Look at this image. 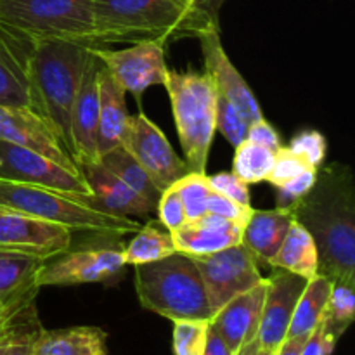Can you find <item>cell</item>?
<instances>
[{
	"mask_svg": "<svg viewBox=\"0 0 355 355\" xmlns=\"http://www.w3.org/2000/svg\"><path fill=\"white\" fill-rule=\"evenodd\" d=\"M291 208L295 220L314 238L319 274L355 281V187L349 166H321L314 187Z\"/></svg>",
	"mask_w": 355,
	"mask_h": 355,
	"instance_id": "6da1fadb",
	"label": "cell"
},
{
	"mask_svg": "<svg viewBox=\"0 0 355 355\" xmlns=\"http://www.w3.org/2000/svg\"><path fill=\"white\" fill-rule=\"evenodd\" d=\"M94 21L101 45L200 38L220 30L193 0H94Z\"/></svg>",
	"mask_w": 355,
	"mask_h": 355,
	"instance_id": "7a4b0ae2",
	"label": "cell"
},
{
	"mask_svg": "<svg viewBox=\"0 0 355 355\" xmlns=\"http://www.w3.org/2000/svg\"><path fill=\"white\" fill-rule=\"evenodd\" d=\"M90 47L76 42H37L30 61L28 107L40 114L71 155V111ZM73 158V156H71Z\"/></svg>",
	"mask_w": 355,
	"mask_h": 355,
	"instance_id": "3957f363",
	"label": "cell"
},
{
	"mask_svg": "<svg viewBox=\"0 0 355 355\" xmlns=\"http://www.w3.org/2000/svg\"><path fill=\"white\" fill-rule=\"evenodd\" d=\"M0 205L68 227L71 232H85L97 238H120L141 229L134 218L104 210L94 194L0 179Z\"/></svg>",
	"mask_w": 355,
	"mask_h": 355,
	"instance_id": "277c9868",
	"label": "cell"
},
{
	"mask_svg": "<svg viewBox=\"0 0 355 355\" xmlns=\"http://www.w3.org/2000/svg\"><path fill=\"white\" fill-rule=\"evenodd\" d=\"M135 293L146 311L172 322L214 318L200 269L186 253L135 266Z\"/></svg>",
	"mask_w": 355,
	"mask_h": 355,
	"instance_id": "5b68a950",
	"label": "cell"
},
{
	"mask_svg": "<svg viewBox=\"0 0 355 355\" xmlns=\"http://www.w3.org/2000/svg\"><path fill=\"white\" fill-rule=\"evenodd\" d=\"M172 104L173 120L179 134L184 162L189 172L207 173L208 155L215 137L217 89L208 73L172 71L165 85Z\"/></svg>",
	"mask_w": 355,
	"mask_h": 355,
	"instance_id": "8992f818",
	"label": "cell"
},
{
	"mask_svg": "<svg viewBox=\"0 0 355 355\" xmlns=\"http://www.w3.org/2000/svg\"><path fill=\"white\" fill-rule=\"evenodd\" d=\"M0 21L37 42L103 47L94 21V0H0Z\"/></svg>",
	"mask_w": 355,
	"mask_h": 355,
	"instance_id": "52a82bcc",
	"label": "cell"
},
{
	"mask_svg": "<svg viewBox=\"0 0 355 355\" xmlns=\"http://www.w3.org/2000/svg\"><path fill=\"white\" fill-rule=\"evenodd\" d=\"M123 248L120 246H90L66 250L44 262L37 284L45 286H75V284H113L125 274Z\"/></svg>",
	"mask_w": 355,
	"mask_h": 355,
	"instance_id": "ba28073f",
	"label": "cell"
},
{
	"mask_svg": "<svg viewBox=\"0 0 355 355\" xmlns=\"http://www.w3.org/2000/svg\"><path fill=\"white\" fill-rule=\"evenodd\" d=\"M194 262L203 277L214 315L232 298L252 290L266 279L260 274L259 260L241 243L210 255L194 257Z\"/></svg>",
	"mask_w": 355,
	"mask_h": 355,
	"instance_id": "9c48e42d",
	"label": "cell"
},
{
	"mask_svg": "<svg viewBox=\"0 0 355 355\" xmlns=\"http://www.w3.org/2000/svg\"><path fill=\"white\" fill-rule=\"evenodd\" d=\"M121 148L137 159L162 193L189 173L187 163L177 155L166 135L144 113L128 118Z\"/></svg>",
	"mask_w": 355,
	"mask_h": 355,
	"instance_id": "30bf717a",
	"label": "cell"
},
{
	"mask_svg": "<svg viewBox=\"0 0 355 355\" xmlns=\"http://www.w3.org/2000/svg\"><path fill=\"white\" fill-rule=\"evenodd\" d=\"M165 51L166 44L162 40L137 42L118 51L92 47L94 55L103 62L118 85L127 94H134L137 101H141L149 87L165 85L168 75Z\"/></svg>",
	"mask_w": 355,
	"mask_h": 355,
	"instance_id": "8fae6325",
	"label": "cell"
},
{
	"mask_svg": "<svg viewBox=\"0 0 355 355\" xmlns=\"http://www.w3.org/2000/svg\"><path fill=\"white\" fill-rule=\"evenodd\" d=\"M73 232L62 225L0 205V248L51 259L71 248Z\"/></svg>",
	"mask_w": 355,
	"mask_h": 355,
	"instance_id": "7c38bea8",
	"label": "cell"
},
{
	"mask_svg": "<svg viewBox=\"0 0 355 355\" xmlns=\"http://www.w3.org/2000/svg\"><path fill=\"white\" fill-rule=\"evenodd\" d=\"M0 179L92 194L82 173L71 172L47 156L6 141H0Z\"/></svg>",
	"mask_w": 355,
	"mask_h": 355,
	"instance_id": "4fadbf2b",
	"label": "cell"
},
{
	"mask_svg": "<svg viewBox=\"0 0 355 355\" xmlns=\"http://www.w3.org/2000/svg\"><path fill=\"white\" fill-rule=\"evenodd\" d=\"M0 141L30 149L75 173L80 166L71 158L47 121L28 106H2L0 104Z\"/></svg>",
	"mask_w": 355,
	"mask_h": 355,
	"instance_id": "5bb4252c",
	"label": "cell"
},
{
	"mask_svg": "<svg viewBox=\"0 0 355 355\" xmlns=\"http://www.w3.org/2000/svg\"><path fill=\"white\" fill-rule=\"evenodd\" d=\"M99 68L101 61L90 47L71 111V156L78 166L99 162Z\"/></svg>",
	"mask_w": 355,
	"mask_h": 355,
	"instance_id": "9a60e30c",
	"label": "cell"
},
{
	"mask_svg": "<svg viewBox=\"0 0 355 355\" xmlns=\"http://www.w3.org/2000/svg\"><path fill=\"white\" fill-rule=\"evenodd\" d=\"M307 281L305 277L284 269H277L272 276L267 277L266 300L257 335L260 349L277 352L286 338L295 307L302 291L307 286Z\"/></svg>",
	"mask_w": 355,
	"mask_h": 355,
	"instance_id": "2e32d148",
	"label": "cell"
},
{
	"mask_svg": "<svg viewBox=\"0 0 355 355\" xmlns=\"http://www.w3.org/2000/svg\"><path fill=\"white\" fill-rule=\"evenodd\" d=\"M37 40L0 21V104L28 106V73Z\"/></svg>",
	"mask_w": 355,
	"mask_h": 355,
	"instance_id": "e0dca14e",
	"label": "cell"
},
{
	"mask_svg": "<svg viewBox=\"0 0 355 355\" xmlns=\"http://www.w3.org/2000/svg\"><path fill=\"white\" fill-rule=\"evenodd\" d=\"M198 40H200L201 52H203L205 73H208L210 78L214 80L217 92L231 101L232 104H236L248 118L250 123L266 118L253 90L250 89L246 80L225 54L220 42V30L207 31Z\"/></svg>",
	"mask_w": 355,
	"mask_h": 355,
	"instance_id": "ac0fdd59",
	"label": "cell"
},
{
	"mask_svg": "<svg viewBox=\"0 0 355 355\" xmlns=\"http://www.w3.org/2000/svg\"><path fill=\"white\" fill-rule=\"evenodd\" d=\"M267 277L252 290L238 295L211 318L210 326L224 338L229 349L238 355L245 345L257 340L266 300Z\"/></svg>",
	"mask_w": 355,
	"mask_h": 355,
	"instance_id": "d6986e66",
	"label": "cell"
},
{
	"mask_svg": "<svg viewBox=\"0 0 355 355\" xmlns=\"http://www.w3.org/2000/svg\"><path fill=\"white\" fill-rule=\"evenodd\" d=\"M245 225L215 214H205L189 218L172 232L173 245L180 253L191 257L210 255L241 243Z\"/></svg>",
	"mask_w": 355,
	"mask_h": 355,
	"instance_id": "ffe728a7",
	"label": "cell"
},
{
	"mask_svg": "<svg viewBox=\"0 0 355 355\" xmlns=\"http://www.w3.org/2000/svg\"><path fill=\"white\" fill-rule=\"evenodd\" d=\"M80 172L101 207L110 214L120 215V217H144L156 211L155 205L130 189L101 162L80 166Z\"/></svg>",
	"mask_w": 355,
	"mask_h": 355,
	"instance_id": "44dd1931",
	"label": "cell"
},
{
	"mask_svg": "<svg viewBox=\"0 0 355 355\" xmlns=\"http://www.w3.org/2000/svg\"><path fill=\"white\" fill-rule=\"evenodd\" d=\"M47 259L0 248V302L14 309L30 300H37L40 286L38 272Z\"/></svg>",
	"mask_w": 355,
	"mask_h": 355,
	"instance_id": "7402d4cb",
	"label": "cell"
},
{
	"mask_svg": "<svg viewBox=\"0 0 355 355\" xmlns=\"http://www.w3.org/2000/svg\"><path fill=\"white\" fill-rule=\"evenodd\" d=\"M293 220L295 215L291 207L252 210V215L243 227L241 245L248 248L257 260L270 266Z\"/></svg>",
	"mask_w": 355,
	"mask_h": 355,
	"instance_id": "603a6c76",
	"label": "cell"
},
{
	"mask_svg": "<svg viewBox=\"0 0 355 355\" xmlns=\"http://www.w3.org/2000/svg\"><path fill=\"white\" fill-rule=\"evenodd\" d=\"M127 92L116 83L111 73L101 62L99 68V130H97V153L99 158L111 149L121 146L128 123Z\"/></svg>",
	"mask_w": 355,
	"mask_h": 355,
	"instance_id": "cb8c5ba5",
	"label": "cell"
},
{
	"mask_svg": "<svg viewBox=\"0 0 355 355\" xmlns=\"http://www.w3.org/2000/svg\"><path fill=\"white\" fill-rule=\"evenodd\" d=\"M44 329L37 300L17 305L0 324V355H35Z\"/></svg>",
	"mask_w": 355,
	"mask_h": 355,
	"instance_id": "d4e9b609",
	"label": "cell"
},
{
	"mask_svg": "<svg viewBox=\"0 0 355 355\" xmlns=\"http://www.w3.org/2000/svg\"><path fill=\"white\" fill-rule=\"evenodd\" d=\"M35 355H107V333L96 326L44 329Z\"/></svg>",
	"mask_w": 355,
	"mask_h": 355,
	"instance_id": "484cf974",
	"label": "cell"
},
{
	"mask_svg": "<svg viewBox=\"0 0 355 355\" xmlns=\"http://www.w3.org/2000/svg\"><path fill=\"white\" fill-rule=\"evenodd\" d=\"M276 269L290 270L305 279H312L319 274V252L311 232L298 220L290 225L283 245L277 250L276 257L270 262Z\"/></svg>",
	"mask_w": 355,
	"mask_h": 355,
	"instance_id": "4316f807",
	"label": "cell"
},
{
	"mask_svg": "<svg viewBox=\"0 0 355 355\" xmlns=\"http://www.w3.org/2000/svg\"><path fill=\"white\" fill-rule=\"evenodd\" d=\"M331 284L333 281L322 274H318L307 281V286L302 291L297 307H295L286 338L309 336L318 328V324L324 318L326 305H328L329 293H331Z\"/></svg>",
	"mask_w": 355,
	"mask_h": 355,
	"instance_id": "83f0119b",
	"label": "cell"
},
{
	"mask_svg": "<svg viewBox=\"0 0 355 355\" xmlns=\"http://www.w3.org/2000/svg\"><path fill=\"white\" fill-rule=\"evenodd\" d=\"M177 253L173 245L172 232L158 224L149 222L135 232L134 239L123 248L125 266H142V263L156 262Z\"/></svg>",
	"mask_w": 355,
	"mask_h": 355,
	"instance_id": "f1b7e54d",
	"label": "cell"
},
{
	"mask_svg": "<svg viewBox=\"0 0 355 355\" xmlns=\"http://www.w3.org/2000/svg\"><path fill=\"white\" fill-rule=\"evenodd\" d=\"M99 162L110 170L111 173L118 177L120 180H123L130 189H134L135 193L141 194L142 198L149 201L151 205H158L159 198H162V191L156 187V184L153 182L151 177L148 175L144 168L137 163V159L130 155L128 151H125L121 146L111 149L106 155H103L99 158Z\"/></svg>",
	"mask_w": 355,
	"mask_h": 355,
	"instance_id": "f546056e",
	"label": "cell"
},
{
	"mask_svg": "<svg viewBox=\"0 0 355 355\" xmlns=\"http://www.w3.org/2000/svg\"><path fill=\"white\" fill-rule=\"evenodd\" d=\"M234 163H232V172L250 186V184H259L267 180L270 170H272L274 159H276V151L257 142L245 141L236 146Z\"/></svg>",
	"mask_w": 355,
	"mask_h": 355,
	"instance_id": "4dcf8cb0",
	"label": "cell"
},
{
	"mask_svg": "<svg viewBox=\"0 0 355 355\" xmlns=\"http://www.w3.org/2000/svg\"><path fill=\"white\" fill-rule=\"evenodd\" d=\"M355 318V281H333L331 293L326 305L324 321L329 331L342 338Z\"/></svg>",
	"mask_w": 355,
	"mask_h": 355,
	"instance_id": "1f68e13d",
	"label": "cell"
},
{
	"mask_svg": "<svg viewBox=\"0 0 355 355\" xmlns=\"http://www.w3.org/2000/svg\"><path fill=\"white\" fill-rule=\"evenodd\" d=\"M175 187L180 194V200H182L187 220L207 214L208 198H210L211 193L207 173L189 172L186 177L177 180Z\"/></svg>",
	"mask_w": 355,
	"mask_h": 355,
	"instance_id": "d6a6232c",
	"label": "cell"
},
{
	"mask_svg": "<svg viewBox=\"0 0 355 355\" xmlns=\"http://www.w3.org/2000/svg\"><path fill=\"white\" fill-rule=\"evenodd\" d=\"M250 121L236 104L217 92V110H215V128L225 137V141L236 148L248 134Z\"/></svg>",
	"mask_w": 355,
	"mask_h": 355,
	"instance_id": "836d02e7",
	"label": "cell"
},
{
	"mask_svg": "<svg viewBox=\"0 0 355 355\" xmlns=\"http://www.w3.org/2000/svg\"><path fill=\"white\" fill-rule=\"evenodd\" d=\"M210 321H175L172 333L173 355H203Z\"/></svg>",
	"mask_w": 355,
	"mask_h": 355,
	"instance_id": "e575fe53",
	"label": "cell"
},
{
	"mask_svg": "<svg viewBox=\"0 0 355 355\" xmlns=\"http://www.w3.org/2000/svg\"><path fill=\"white\" fill-rule=\"evenodd\" d=\"M288 148L300 156L309 166L321 168L326 159L328 142L319 130H302L290 141Z\"/></svg>",
	"mask_w": 355,
	"mask_h": 355,
	"instance_id": "d590c367",
	"label": "cell"
},
{
	"mask_svg": "<svg viewBox=\"0 0 355 355\" xmlns=\"http://www.w3.org/2000/svg\"><path fill=\"white\" fill-rule=\"evenodd\" d=\"M307 168L309 165L300 156L295 155L288 146H283L276 153V159H274V165L269 177H267V182L272 184L274 187H281L286 182H290V180H293L295 177L300 175Z\"/></svg>",
	"mask_w": 355,
	"mask_h": 355,
	"instance_id": "8d00e7d4",
	"label": "cell"
},
{
	"mask_svg": "<svg viewBox=\"0 0 355 355\" xmlns=\"http://www.w3.org/2000/svg\"><path fill=\"white\" fill-rule=\"evenodd\" d=\"M156 211H158V222L170 232L179 229L184 222L187 220L186 210H184L182 200L177 191L175 184L170 186L162 193L158 205H156Z\"/></svg>",
	"mask_w": 355,
	"mask_h": 355,
	"instance_id": "74e56055",
	"label": "cell"
},
{
	"mask_svg": "<svg viewBox=\"0 0 355 355\" xmlns=\"http://www.w3.org/2000/svg\"><path fill=\"white\" fill-rule=\"evenodd\" d=\"M207 179L211 191L243 205V207H252L248 184L243 182L234 172H218L214 173V175H207Z\"/></svg>",
	"mask_w": 355,
	"mask_h": 355,
	"instance_id": "f35d334b",
	"label": "cell"
},
{
	"mask_svg": "<svg viewBox=\"0 0 355 355\" xmlns=\"http://www.w3.org/2000/svg\"><path fill=\"white\" fill-rule=\"evenodd\" d=\"M318 172L319 168H314V166H309L307 170L300 173L298 177H295L293 180L286 182L284 186L276 187L277 194H276V203L277 207L286 208L291 207L293 203H297L298 200L309 194V191L314 187L315 180H318Z\"/></svg>",
	"mask_w": 355,
	"mask_h": 355,
	"instance_id": "ab89813d",
	"label": "cell"
},
{
	"mask_svg": "<svg viewBox=\"0 0 355 355\" xmlns=\"http://www.w3.org/2000/svg\"><path fill=\"white\" fill-rule=\"evenodd\" d=\"M252 207H243V205L236 203V201L229 200V198L222 196V194L215 193V191H211L210 198H208V214L220 215V217L229 218L232 222H238L241 225L246 224V220L252 215Z\"/></svg>",
	"mask_w": 355,
	"mask_h": 355,
	"instance_id": "60d3db41",
	"label": "cell"
},
{
	"mask_svg": "<svg viewBox=\"0 0 355 355\" xmlns=\"http://www.w3.org/2000/svg\"><path fill=\"white\" fill-rule=\"evenodd\" d=\"M336 342H338V338L329 331L328 324L322 319L318 324V328L309 335L304 350H302V355H331L333 350H335Z\"/></svg>",
	"mask_w": 355,
	"mask_h": 355,
	"instance_id": "b9f144b4",
	"label": "cell"
},
{
	"mask_svg": "<svg viewBox=\"0 0 355 355\" xmlns=\"http://www.w3.org/2000/svg\"><path fill=\"white\" fill-rule=\"evenodd\" d=\"M246 139H248V141H252V142H257V144L263 146V148L272 149V151H276V153L279 151L281 148H283V144H281L279 134H277L276 128H274L272 125H270L269 121L266 120V118H262V120L250 123Z\"/></svg>",
	"mask_w": 355,
	"mask_h": 355,
	"instance_id": "7bdbcfd3",
	"label": "cell"
},
{
	"mask_svg": "<svg viewBox=\"0 0 355 355\" xmlns=\"http://www.w3.org/2000/svg\"><path fill=\"white\" fill-rule=\"evenodd\" d=\"M203 355H236V354L229 349V345L224 342V338H222V336L218 335L211 326H208L207 343H205Z\"/></svg>",
	"mask_w": 355,
	"mask_h": 355,
	"instance_id": "ee69618b",
	"label": "cell"
},
{
	"mask_svg": "<svg viewBox=\"0 0 355 355\" xmlns=\"http://www.w3.org/2000/svg\"><path fill=\"white\" fill-rule=\"evenodd\" d=\"M307 338L309 336H290V338H284L276 355H302Z\"/></svg>",
	"mask_w": 355,
	"mask_h": 355,
	"instance_id": "f6af8a7d",
	"label": "cell"
},
{
	"mask_svg": "<svg viewBox=\"0 0 355 355\" xmlns=\"http://www.w3.org/2000/svg\"><path fill=\"white\" fill-rule=\"evenodd\" d=\"M200 9H203L211 19L218 21V12H220L222 6H224L227 0H193Z\"/></svg>",
	"mask_w": 355,
	"mask_h": 355,
	"instance_id": "bcb514c9",
	"label": "cell"
},
{
	"mask_svg": "<svg viewBox=\"0 0 355 355\" xmlns=\"http://www.w3.org/2000/svg\"><path fill=\"white\" fill-rule=\"evenodd\" d=\"M259 342L257 340H253L252 343H248V345L243 347L241 350H239L238 355H257V350H259Z\"/></svg>",
	"mask_w": 355,
	"mask_h": 355,
	"instance_id": "7dc6e473",
	"label": "cell"
},
{
	"mask_svg": "<svg viewBox=\"0 0 355 355\" xmlns=\"http://www.w3.org/2000/svg\"><path fill=\"white\" fill-rule=\"evenodd\" d=\"M10 311H12V309L6 307V305H3L2 302H0V324H2V321H3V319H6V315L9 314Z\"/></svg>",
	"mask_w": 355,
	"mask_h": 355,
	"instance_id": "c3c4849f",
	"label": "cell"
},
{
	"mask_svg": "<svg viewBox=\"0 0 355 355\" xmlns=\"http://www.w3.org/2000/svg\"><path fill=\"white\" fill-rule=\"evenodd\" d=\"M257 355H276V352H272V350H266V349H260L257 350Z\"/></svg>",
	"mask_w": 355,
	"mask_h": 355,
	"instance_id": "681fc988",
	"label": "cell"
}]
</instances>
